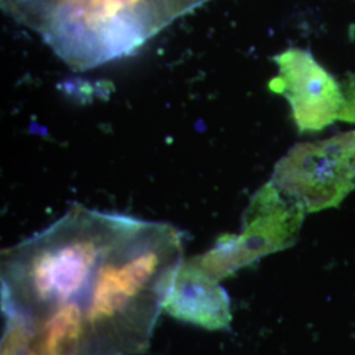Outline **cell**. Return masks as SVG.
Here are the masks:
<instances>
[{
  "label": "cell",
  "mask_w": 355,
  "mask_h": 355,
  "mask_svg": "<svg viewBox=\"0 0 355 355\" xmlns=\"http://www.w3.org/2000/svg\"><path fill=\"white\" fill-rule=\"evenodd\" d=\"M183 262L177 228L135 217L104 257L85 300L89 355L146 352Z\"/></svg>",
  "instance_id": "obj_1"
},
{
  "label": "cell",
  "mask_w": 355,
  "mask_h": 355,
  "mask_svg": "<svg viewBox=\"0 0 355 355\" xmlns=\"http://www.w3.org/2000/svg\"><path fill=\"white\" fill-rule=\"evenodd\" d=\"M133 218L74 204L51 227L4 250V318L33 324L70 303L83 308L104 257Z\"/></svg>",
  "instance_id": "obj_2"
},
{
  "label": "cell",
  "mask_w": 355,
  "mask_h": 355,
  "mask_svg": "<svg viewBox=\"0 0 355 355\" xmlns=\"http://www.w3.org/2000/svg\"><path fill=\"white\" fill-rule=\"evenodd\" d=\"M76 71L123 58L211 0H0Z\"/></svg>",
  "instance_id": "obj_3"
},
{
  "label": "cell",
  "mask_w": 355,
  "mask_h": 355,
  "mask_svg": "<svg viewBox=\"0 0 355 355\" xmlns=\"http://www.w3.org/2000/svg\"><path fill=\"white\" fill-rule=\"evenodd\" d=\"M305 215L304 209L270 180L250 199L241 232L220 239L209 252L193 259L220 282L268 254L291 248L297 241Z\"/></svg>",
  "instance_id": "obj_4"
},
{
  "label": "cell",
  "mask_w": 355,
  "mask_h": 355,
  "mask_svg": "<svg viewBox=\"0 0 355 355\" xmlns=\"http://www.w3.org/2000/svg\"><path fill=\"white\" fill-rule=\"evenodd\" d=\"M270 180L305 214L338 207L355 190V130L295 145Z\"/></svg>",
  "instance_id": "obj_5"
},
{
  "label": "cell",
  "mask_w": 355,
  "mask_h": 355,
  "mask_svg": "<svg viewBox=\"0 0 355 355\" xmlns=\"http://www.w3.org/2000/svg\"><path fill=\"white\" fill-rule=\"evenodd\" d=\"M279 74L270 89L291 104L300 132H318L337 120L355 123V82L347 91L308 51L292 48L277 55Z\"/></svg>",
  "instance_id": "obj_6"
},
{
  "label": "cell",
  "mask_w": 355,
  "mask_h": 355,
  "mask_svg": "<svg viewBox=\"0 0 355 355\" xmlns=\"http://www.w3.org/2000/svg\"><path fill=\"white\" fill-rule=\"evenodd\" d=\"M164 311L203 329L224 330L232 322L228 293L195 259L184 261L179 267L166 295Z\"/></svg>",
  "instance_id": "obj_7"
}]
</instances>
